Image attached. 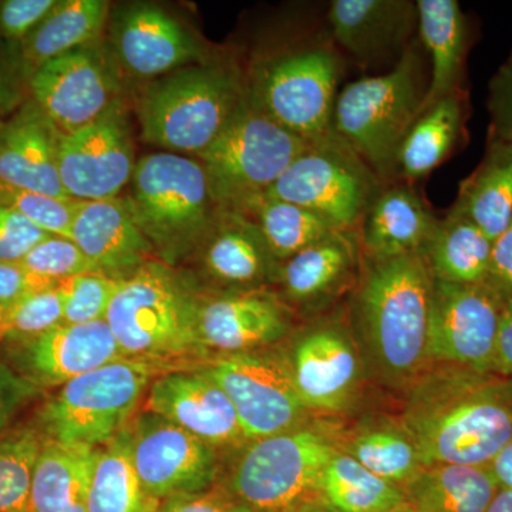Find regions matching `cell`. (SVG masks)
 I'll list each match as a JSON object with an SVG mask.
<instances>
[{
    "mask_svg": "<svg viewBox=\"0 0 512 512\" xmlns=\"http://www.w3.org/2000/svg\"><path fill=\"white\" fill-rule=\"evenodd\" d=\"M400 420L424 467L490 466L512 440V380L436 365L410 384Z\"/></svg>",
    "mask_w": 512,
    "mask_h": 512,
    "instance_id": "obj_1",
    "label": "cell"
},
{
    "mask_svg": "<svg viewBox=\"0 0 512 512\" xmlns=\"http://www.w3.org/2000/svg\"><path fill=\"white\" fill-rule=\"evenodd\" d=\"M363 258L352 309L359 338L387 383L410 387L429 366V265L424 254Z\"/></svg>",
    "mask_w": 512,
    "mask_h": 512,
    "instance_id": "obj_2",
    "label": "cell"
},
{
    "mask_svg": "<svg viewBox=\"0 0 512 512\" xmlns=\"http://www.w3.org/2000/svg\"><path fill=\"white\" fill-rule=\"evenodd\" d=\"M423 52L410 43L390 72L356 80L336 99L333 131L382 181L396 174L400 146L421 114L429 86Z\"/></svg>",
    "mask_w": 512,
    "mask_h": 512,
    "instance_id": "obj_3",
    "label": "cell"
},
{
    "mask_svg": "<svg viewBox=\"0 0 512 512\" xmlns=\"http://www.w3.org/2000/svg\"><path fill=\"white\" fill-rule=\"evenodd\" d=\"M247 100L238 74L228 67L177 70L151 84L141 97V137L168 153L201 156Z\"/></svg>",
    "mask_w": 512,
    "mask_h": 512,
    "instance_id": "obj_4",
    "label": "cell"
},
{
    "mask_svg": "<svg viewBox=\"0 0 512 512\" xmlns=\"http://www.w3.org/2000/svg\"><path fill=\"white\" fill-rule=\"evenodd\" d=\"M123 200L138 228L167 259L183 255L210 234L220 208L201 161L175 153L140 158Z\"/></svg>",
    "mask_w": 512,
    "mask_h": 512,
    "instance_id": "obj_5",
    "label": "cell"
},
{
    "mask_svg": "<svg viewBox=\"0 0 512 512\" xmlns=\"http://www.w3.org/2000/svg\"><path fill=\"white\" fill-rule=\"evenodd\" d=\"M200 306L170 269L146 264L121 282L106 322L126 357L181 356L202 348Z\"/></svg>",
    "mask_w": 512,
    "mask_h": 512,
    "instance_id": "obj_6",
    "label": "cell"
},
{
    "mask_svg": "<svg viewBox=\"0 0 512 512\" xmlns=\"http://www.w3.org/2000/svg\"><path fill=\"white\" fill-rule=\"evenodd\" d=\"M342 59L329 37L285 50L256 67L248 100L303 140L333 131Z\"/></svg>",
    "mask_w": 512,
    "mask_h": 512,
    "instance_id": "obj_7",
    "label": "cell"
},
{
    "mask_svg": "<svg viewBox=\"0 0 512 512\" xmlns=\"http://www.w3.org/2000/svg\"><path fill=\"white\" fill-rule=\"evenodd\" d=\"M338 451L339 437L320 426L255 440L235 468L232 491L254 512H298L320 498L323 471Z\"/></svg>",
    "mask_w": 512,
    "mask_h": 512,
    "instance_id": "obj_8",
    "label": "cell"
},
{
    "mask_svg": "<svg viewBox=\"0 0 512 512\" xmlns=\"http://www.w3.org/2000/svg\"><path fill=\"white\" fill-rule=\"evenodd\" d=\"M306 146L247 100L200 156L212 200L220 210H241L271 190Z\"/></svg>",
    "mask_w": 512,
    "mask_h": 512,
    "instance_id": "obj_9",
    "label": "cell"
},
{
    "mask_svg": "<svg viewBox=\"0 0 512 512\" xmlns=\"http://www.w3.org/2000/svg\"><path fill=\"white\" fill-rule=\"evenodd\" d=\"M383 181L335 133L311 141L265 195L313 212L338 231H357Z\"/></svg>",
    "mask_w": 512,
    "mask_h": 512,
    "instance_id": "obj_10",
    "label": "cell"
},
{
    "mask_svg": "<svg viewBox=\"0 0 512 512\" xmlns=\"http://www.w3.org/2000/svg\"><path fill=\"white\" fill-rule=\"evenodd\" d=\"M153 376L143 360L128 357L64 383L46 404L42 423L53 441L99 447L123 431Z\"/></svg>",
    "mask_w": 512,
    "mask_h": 512,
    "instance_id": "obj_11",
    "label": "cell"
},
{
    "mask_svg": "<svg viewBox=\"0 0 512 512\" xmlns=\"http://www.w3.org/2000/svg\"><path fill=\"white\" fill-rule=\"evenodd\" d=\"M207 372L228 394L248 440L305 426L309 412L296 392L286 360L239 353L222 357Z\"/></svg>",
    "mask_w": 512,
    "mask_h": 512,
    "instance_id": "obj_12",
    "label": "cell"
},
{
    "mask_svg": "<svg viewBox=\"0 0 512 512\" xmlns=\"http://www.w3.org/2000/svg\"><path fill=\"white\" fill-rule=\"evenodd\" d=\"M504 298L485 282L478 285L434 281L427 360L490 372Z\"/></svg>",
    "mask_w": 512,
    "mask_h": 512,
    "instance_id": "obj_13",
    "label": "cell"
},
{
    "mask_svg": "<svg viewBox=\"0 0 512 512\" xmlns=\"http://www.w3.org/2000/svg\"><path fill=\"white\" fill-rule=\"evenodd\" d=\"M134 168L131 128L120 101L93 123L60 136V181L73 200L119 197Z\"/></svg>",
    "mask_w": 512,
    "mask_h": 512,
    "instance_id": "obj_14",
    "label": "cell"
},
{
    "mask_svg": "<svg viewBox=\"0 0 512 512\" xmlns=\"http://www.w3.org/2000/svg\"><path fill=\"white\" fill-rule=\"evenodd\" d=\"M33 103L62 134L73 133L117 103L119 77L103 50L80 47L37 67L30 77Z\"/></svg>",
    "mask_w": 512,
    "mask_h": 512,
    "instance_id": "obj_15",
    "label": "cell"
},
{
    "mask_svg": "<svg viewBox=\"0 0 512 512\" xmlns=\"http://www.w3.org/2000/svg\"><path fill=\"white\" fill-rule=\"evenodd\" d=\"M128 431L134 467L151 497L198 493L214 480V448L177 424L147 412Z\"/></svg>",
    "mask_w": 512,
    "mask_h": 512,
    "instance_id": "obj_16",
    "label": "cell"
},
{
    "mask_svg": "<svg viewBox=\"0 0 512 512\" xmlns=\"http://www.w3.org/2000/svg\"><path fill=\"white\" fill-rule=\"evenodd\" d=\"M286 362L309 413H342L355 399L362 376L359 346L343 323H316L299 336Z\"/></svg>",
    "mask_w": 512,
    "mask_h": 512,
    "instance_id": "obj_17",
    "label": "cell"
},
{
    "mask_svg": "<svg viewBox=\"0 0 512 512\" xmlns=\"http://www.w3.org/2000/svg\"><path fill=\"white\" fill-rule=\"evenodd\" d=\"M147 412L177 424L211 447L248 440L234 404L207 369L157 379L148 392Z\"/></svg>",
    "mask_w": 512,
    "mask_h": 512,
    "instance_id": "obj_18",
    "label": "cell"
},
{
    "mask_svg": "<svg viewBox=\"0 0 512 512\" xmlns=\"http://www.w3.org/2000/svg\"><path fill=\"white\" fill-rule=\"evenodd\" d=\"M326 19L335 46L362 63L402 56L419 26L410 0H335Z\"/></svg>",
    "mask_w": 512,
    "mask_h": 512,
    "instance_id": "obj_19",
    "label": "cell"
},
{
    "mask_svg": "<svg viewBox=\"0 0 512 512\" xmlns=\"http://www.w3.org/2000/svg\"><path fill=\"white\" fill-rule=\"evenodd\" d=\"M289 329L288 311L275 296L239 291L201 303L198 335L202 348L251 353L278 342Z\"/></svg>",
    "mask_w": 512,
    "mask_h": 512,
    "instance_id": "obj_20",
    "label": "cell"
},
{
    "mask_svg": "<svg viewBox=\"0 0 512 512\" xmlns=\"http://www.w3.org/2000/svg\"><path fill=\"white\" fill-rule=\"evenodd\" d=\"M60 133L35 103L0 127V183L15 190L70 198L59 174Z\"/></svg>",
    "mask_w": 512,
    "mask_h": 512,
    "instance_id": "obj_21",
    "label": "cell"
},
{
    "mask_svg": "<svg viewBox=\"0 0 512 512\" xmlns=\"http://www.w3.org/2000/svg\"><path fill=\"white\" fill-rule=\"evenodd\" d=\"M116 46L121 63L138 77L177 72L201 55L197 40L183 25L153 5H134L121 13Z\"/></svg>",
    "mask_w": 512,
    "mask_h": 512,
    "instance_id": "obj_22",
    "label": "cell"
},
{
    "mask_svg": "<svg viewBox=\"0 0 512 512\" xmlns=\"http://www.w3.org/2000/svg\"><path fill=\"white\" fill-rule=\"evenodd\" d=\"M360 258L357 231H333L282 262L278 279L289 301L320 309L357 279Z\"/></svg>",
    "mask_w": 512,
    "mask_h": 512,
    "instance_id": "obj_23",
    "label": "cell"
},
{
    "mask_svg": "<svg viewBox=\"0 0 512 512\" xmlns=\"http://www.w3.org/2000/svg\"><path fill=\"white\" fill-rule=\"evenodd\" d=\"M72 241L104 274L126 279L146 265L150 241L123 200L80 201Z\"/></svg>",
    "mask_w": 512,
    "mask_h": 512,
    "instance_id": "obj_24",
    "label": "cell"
},
{
    "mask_svg": "<svg viewBox=\"0 0 512 512\" xmlns=\"http://www.w3.org/2000/svg\"><path fill=\"white\" fill-rule=\"evenodd\" d=\"M124 357L109 323L101 319L60 323L28 342L25 359L40 382L64 384Z\"/></svg>",
    "mask_w": 512,
    "mask_h": 512,
    "instance_id": "obj_25",
    "label": "cell"
},
{
    "mask_svg": "<svg viewBox=\"0 0 512 512\" xmlns=\"http://www.w3.org/2000/svg\"><path fill=\"white\" fill-rule=\"evenodd\" d=\"M439 220L409 187L383 188L357 229L367 258L424 254Z\"/></svg>",
    "mask_w": 512,
    "mask_h": 512,
    "instance_id": "obj_26",
    "label": "cell"
},
{
    "mask_svg": "<svg viewBox=\"0 0 512 512\" xmlns=\"http://www.w3.org/2000/svg\"><path fill=\"white\" fill-rule=\"evenodd\" d=\"M205 266L222 284L254 291V286L278 278L281 262L247 215L221 210L210 232Z\"/></svg>",
    "mask_w": 512,
    "mask_h": 512,
    "instance_id": "obj_27",
    "label": "cell"
},
{
    "mask_svg": "<svg viewBox=\"0 0 512 512\" xmlns=\"http://www.w3.org/2000/svg\"><path fill=\"white\" fill-rule=\"evenodd\" d=\"M100 450L80 444H43L33 470L28 512H87Z\"/></svg>",
    "mask_w": 512,
    "mask_h": 512,
    "instance_id": "obj_28",
    "label": "cell"
},
{
    "mask_svg": "<svg viewBox=\"0 0 512 512\" xmlns=\"http://www.w3.org/2000/svg\"><path fill=\"white\" fill-rule=\"evenodd\" d=\"M421 45L429 53L431 73L421 113L460 92L467 55L466 16L456 0L416 2Z\"/></svg>",
    "mask_w": 512,
    "mask_h": 512,
    "instance_id": "obj_29",
    "label": "cell"
},
{
    "mask_svg": "<svg viewBox=\"0 0 512 512\" xmlns=\"http://www.w3.org/2000/svg\"><path fill=\"white\" fill-rule=\"evenodd\" d=\"M500 490L488 466L433 464L403 487L407 512H485Z\"/></svg>",
    "mask_w": 512,
    "mask_h": 512,
    "instance_id": "obj_30",
    "label": "cell"
},
{
    "mask_svg": "<svg viewBox=\"0 0 512 512\" xmlns=\"http://www.w3.org/2000/svg\"><path fill=\"white\" fill-rule=\"evenodd\" d=\"M339 450L402 490L424 468L416 441L400 417L360 421L339 437Z\"/></svg>",
    "mask_w": 512,
    "mask_h": 512,
    "instance_id": "obj_31",
    "label": "cell"
},
{
    "mask_svg": "<svg viewBox=\"0 0 512 512\" xmlns=\"http://www.w3.org/2000/svg\"><path fill=\"white\" fill-rule=\"evenodd\" d=\"M493 241L457 208L439 220L424 258L434 281L485 284L490 276Z\"/></svg>",
    "mask_w": 512,
    "mask_h": 512,
    "instance_id": "obj_32",
    "label": "cell"
},
{
    "mask_svg": "<svg viewBox=\"0 0 512 512\" xmlns=\"http://www.w3.org/2000/svg\"><path fill=\"white\" fill-rule=\"evenodd\" d=\"M454 208L491 241L503 234L512 218V144L491 137L483 161L460 184Z\"/></svg>",
    "mask_w": 512,
    "mask_h": 512,
    "instance_id": "obj_33",
    "label": "cell"
},
{
    "mask_svg": "<svg viewBox=\"0 0 512 512\" xmlns=\"http://www.w3.org/2000/svg\"><path fill=\"white\" fill-rule=\"evenodd\" d=\"M109 2L104 0H64L25 40L23 56L35 72L49 60L93 45L109 18Z\"/></svg>",
    "mask_w": 512,
    "mask_h": 512,
    "instance_id": "obj_34",
    "label": "cell"
},
{
    "mask_svg": "<svg viewBox=\"0 0 512 512\" xmlns=\"http://www.w3.org/2000/svg\"><path fill=\"white\" fill-rule=\"evenodd\" d=\"M463 121L464 104L460 92L424 110L400 146L396 174L409 181L420 180L439 167L456 146Z\"/></svg>",
    "mask_w": 512,
    "mask_h": 512,
    "instance_id": "obj_35",
    "label": "cell"
},
{
    "mask_svg": "<svg viewBox=\"0 0 512 512\" xmlns=\"http://www.w3.org/2000/svg\"><path fill=\"white\" fill-rule=\"evenodd\" d=\"M138 477L131 456L130 431L123 430L100 450L90 484L87 512H158Z\"/></svg>",
    "mask_w": 512,
    "mask_h": 512,
    "instance_id": "obj_36",
    "label": "cell"
},
{
    "mask_svg": "<svg viewBox=\"0 0 512 512\" xmlns=\"http://www.w3.org/2000/svg\"><path fill=\"white\" fill-rule=\"evenodd\" d=\"M320 500L339 512H394L404 493L339 450L323 471Z\"/></svg>",
    "mask_w": 512,
    "mask_h": 512,
    "instance_id": "obj_37",
    "label": "cell"
},
{
    "mask_svg": "<svg viewBox=\"0 0 512 512\" xmlns=\"http://www.w3.org/2000/svg\"><path fill=\"white\" fill-rule=\"evenodd\" d=\"M238 211L254 222L272 255L281 264L338 231L306 208L269 195L256 198Z\"/></svg>",
    "mask_w": 512,
    "mask_h": 512,
    "instance_id": "obj_38",
    "label": "cell"
},
{
    "mask_svg": "<svg viewBox=\"0 0 512 512\" xmlns=\"http://www.w3.org/2000/svg\"><path fill=\"white\" fill-rule=\"evenodd\" d=\"M42 446L30 430L0 441V512H28L30 484Z\"/></svg>",
    "mask_w": 512,
    "mask_h": 512,
    "instance_id": "obj_39",
    "label": "cell"
},
{
    "mask_svg": "<svg viewBox=\"0 0 512 512\" xmlns=\"http://www.w3.org/2000/svg\"><path fill=\"white\" fill-rule=\"evenodd\" d=\"M59 282L52 288L0 303V336L30 342L60 325L63 322V296Z\"/></svg>",
    "mask_w": 512,
    "mask_h": 512,
    "instance_id": "obj_40",
    "label": "cell"
},
{
    "mask_svg": "<svg viewBox=\"0 0 512 512\" xmlns=\"http://www.w3.org/2000/svg\"><path fill=\"white\" fill-rule=\"evenodd\" d=\"M124 279L101 271L73 276L59 282L63 296V322L89 323L106 319L110 303Z\"/></svg>",
    "mask_w": 512,
    "mask_h": 512,
    "instance_id": "obj_41",
    "label": "cell"
},
{
    "mask_svg": "<svg viewBox=\"0 0 512 512\" xmlns=\"http://www.w3.org/2000/svg\"><path fill=\"white\" fill-rule=\"evenodd\" d=\"M80 201L40 192L15 190L2 185L0 205L13 208L50 237L72 239L74 218Z\"/></svg>",
    "mask_w": 512,
    "mask_h": 512,
    "instance_id": "obj_42",
    "label": "cell"
},
{
    "mask_svg": "<svg viewBox=\"0 0 512 512\" xmlns=\"http://www.w3.org/2000/svg\"><path fill=\"white\" fill-rule=\"evenodd\" d=\"M18 265L30 274L55 282L99 271L92 259L72 239L60 237L46 238L18 262Z\"/></svg>",
    "mask_w": 512,
    "mask_h": 512,
    "instance_id": "obj_43",
    "label": "cell"
},
{
    "mask_svg": "<svg viewBox=\"0 0 512 512\" xmlns=\"http://www.w3.org/2000/svg\"><path fill=\"white\" fill-rule=\"evenodd\" d=\"M50 235L13 208L0 205V262L18 264Z\"/></svg>",
    "mask_w": 512,
    "mask_h": 512,
    "instance_id": "obj_44",
    "label": "cell"
},
{
    "mask_svg": "<svg viewBox=\"0 0 512 512\" xmlns=\"http://www.w3.org/2000/svg\"><path fill=\"white\" fill-rule=\"evenodd\" d=\"M55 0H6L0 3V35L26 40L56 6Z\"/></svg>",
    "mask_w": 512,
    "mask_h": 512,
    "instance_id": "obj_45",
    "label": "cell"
},
{
    "mask_svg": "<svg viewBox=\"0 0 512 512\" xmlns=\"http://www.w3.org/2000/svg\"><path fill=\"white\" fill-rule=\"evenodd\" d=\"M491 137L512 144V56L490 84Z\"/></svg>",
    "mask_w": 512,
    "mask_h": 512,
    "instance_id": "obj_46",
    "label": "cell"
},
{
    "mask_svg": "<svg viewBox=\"0 0 512 512\" xmlns=\"http://www.w3.org/2000/svg\"><path fill=\"white\" fill-rule=\"evenodd\" d=\"M35 393L32 382L13 373L0 363V433L13 419L22 404L28 402Z\"/></svg>",
    "mask_w": 512,
    "mask_h": 512,
    "instance_id": "obj_47",
    "label": "cell"
},
{
    "mask_svg": "<svg viewBox=\"0 0 512 512\" xmlns=\"http://www.w3.org/2000/svg\"><path fill=\"white\" fill-rule=\"evenodd\" d=\"M56 284L50 279L30 274L18 264L0 262V303L15 301L28 293L43 291Z\"/></svg>",
    "mask_w": 512,
    "mask_h": 512,
    "instance_id": "obj_48",
    "label": "cell"
},
{
    "mask_svg": "<svg viewBox=\"0 0 512 512\" xmlns=\"http://www.w3.org/2000/svg\"><path fill=\"white\" fill-rule=\"evenodd\" d=\"M487 282L503 298H512V218L503 234L493 242L490 276Z\"/></svg>",
    "mask_w": 512,
    "mask_h": 512,
    "instance_id": "obj_49",
    "label": "cell"
},
{
    "mask_svg": "<svg viewBox=\"0 0 512 512\" xmlns=\"http://www.w3.org/2000/svg\"><path fill=\"white\" fill-rule=\"evenodd\" d=\"M235 505L224 491L204 490L168 498L158 512H232Z\"/></svg>",
    "mask_w": 512,
    "mask_h": 512,
    "instance_id": "obj_50",
    "label": "cell"
},
{
    "mask_svg": "<svg viewBox=\"0 0 512 512\" xmlns=\"http://www.w3.org/2000/svg\"><path fill=\"white\" fill-rule=\"evenodd\" d=\"M490 373L512 380V298H504Z\"/></svg>",
    "mask_w": 512,
    "mask_h": 512,
    "instance_id": "obj_51",
    "label": "cell"
},
{
    "mask_svg": "<svg viewBox=\"0 0 512 512\" xmlns=\"http://www.w3.org/2000/svg\"><path fill=\"white\" fill-rule=\"evenodd\" d=\"M490 470L493 471L495 480L501 488L512 491V440L500 451L497 457L491 461Z\"/></svg>",
    "mask_w": 512,
    "mask_h": 512,
    "instance_id": "obj_52",
    "label": "cell"
},
{
    "mask_svg": "<svg viewBox=\"0 0 512 512\" xmlns=\"http://www.w3.org/2000/svg\"><path fill=\"white\" fill-rule=\"evenodd\" d=\"M485 512H512V491L500 487Z\"/></svg>",
    "mask_w": 512,
    "mask_h": 512,
    "instance_id": "obj_53",
    "label": "cell"
},
{
    "mask_svg": "<svg viewBox=\"0 0 512 512\" xmlns=\"http://www.w3.org/2000/svg\"><path fill=\"white\" fill-rule=\"evenodd\" d=\"M298 512H339L335 510V508L330 507V505L326 504L325 501L318 500L311 501V503L306 504L305 507H302Z\"/></svg>",
    "mask_w": 512,
    "mask_h": 512,
    "instance_id": "obj_54",
    "label": "cell"
},
{
    "mask_svg": "<svg viewBox=\"0 0 512 512\" xmlns=\"http://www.w3.org/2000/svg\"><path fill=\"white\" fill-rule=\"evenodd\" d=\"M232 512H254L252 510H249L248 507H245V505L237 504L235 505L234 511Z\"/></svg>",
    "mask_w": 512,
    "mask_h": 512,
    "instance_id": "obj_55",
    "label": "cell"
},
{
    "mask_svg": "<svg viewBox=\"0 0 512 512\" xmlns=\"http://www.w3.org/2000/svg\"><path fill=\"white\" fill-rule=\"evenodd\" d=\"M2 94H3V84H2V80H0V100H2Z\"/></svg>",
    "mask_w": 512,
    "mask_h": 512,
    "instance_id": "obj_56",
    "label": "cell"
},
{
    "mask_svg": "<svg viewBox=\"0 0 512 512\" xmlns=\"http://www.w3.org/2000/svg\"><path fill=\"white\" fill-rule=\"evenodd\" d=\"M394 512H407V510H406V507H404V505H403V507L397 508V510Z\"/></svg>",
    "mask_w": 512,
    "mask_h": 512,
    "instance_id": "obj_57",
    "label": "cell"
},
{
    "mask_svg": "<svg viewBox=\"0 0 512 512\" xmlns=\"http://www.w3.org/2000/svg\"><path fill=\"white\" fill-rule=\"evenodd\" d=\"M2 185H3V184H2V183H0V188H2Z\"/></svg>",
    "mask_w": 512,
    "mask_h": 512,
    "instance_id": "obj_58",
    "label": "cell"
}]
</instances>
